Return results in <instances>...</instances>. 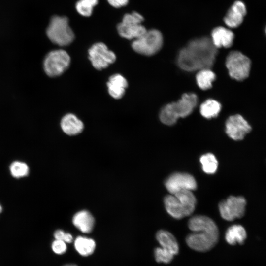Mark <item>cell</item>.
<instances>
[{
	"mask_svg": "<svg viewBox=\"0 0 266 266\" xmlns=\"http://www.w3.org/2000/svg\"><path fill=\"white\" fill-rule=\"evenodd\" d=\"M221 105L217 101L209 99L203 102L200 106V112L204 117L210 119L219 114Z\"/></svg>",
	"mask_w": 266,
	"mask_h": 266,
	"instance_id": "603a6c76",
	"label": "cell"
},
{
	"mask_svg": "<svg viewBox=\"0 0 266 266\" xmlns=\"http://www.w3.org/2000/svg\"><path fill=\"white\" fill-rule=\"evenodd\" d=\"M9 171L13 177L19 179L27 176L29 174L30 168L25 162L17 160L11 163Z\"/></svg>",
	"mask_w": 266,
	"mask_h": 266,
	"instance_id": "d4e9b609",
	"label": "cell"
},
{
	"mask_svg": "<svg viewBox=\"0 0 266 266\" xmlns=\"http://www.w3.org/2000/svg\"><path fill=\"white\" fill-rule=\"evenodd\" d=\"M89 58L94 68L102 70L113 63L116 59L115 53L109 50L103 43L98 42L89 49Z\"/></svg>",
	"mask_w": 266,
	"mask_h": 266,
	"instance_id": "30bf717a",
	"label": "cell"
},
{
	"mask_svg": "<svg viewBox=\"0 0 266 266\" xmlns=\"http://www.w3.org/2000/svg\"><path fill=\"white\" fill-rule=\"evenodd\" d=\"M70 58L64 50L51 51L45 56L43 61V69L46 74L52 77L62 74L69 67Z\"/></svg>",
	"mask_w": 266,
	"mask_h": 266,
	"instance_id": "8992f818",
	"label": "cell"
},
{
	"mask_svg": "<svg viewBox=\"0 0 266 266\" xmlns=\"http://www.w3.org/2000/svg\"><path fill=\"white\" fill-rule=\"evenodd\" d=\"M251 130L250 125L240 115L231 116L226 121V132L233 140L243 139Z\"/></svg>",
	"mask_w": 266,
	"mask_h": 266,
	"instance_id": "7c38bea8",
	"label": "cell"
},
{
	"mask_svg": "<svg viewBox=\"0 0 266 266\" xmlns=\"http://www.w3.org/2000/svg\"><path fill=\"white\" fill-rule=\"evenodd\" d=\"M46 34L50 41L59 46L70 44L74 39V34L66 17L53 16L46 29Z\"/></svg>",
	"mask_w": 266,
	"mask_h": 266,
	"instance_id": "277c9868",
	"label": "cell"
},
{
	"mask_svg": "<svg viewBox=\"0 0 266 266\" xmlns=\"http://www.w3.org/2000/svg\"><path fill=\"white\" fill-rule=\"evenodd\" d=\"M226 65L230 76L236 80L242 81L249 75L250 60L239 51L231 52L227 57Z\"/></svg>",
	"mask_w": 266,
	"mask_h": 266,
	"instance_id": "ba28073f",
	"label": "cell"
},
{
	"mask_svg": "<svg viewBox=\"0 0 266 266\" xmlns=\"http://www.w3.org/2000/svg\"><path fill=\"white\" fill-rule=\"evenodd\" d=\"M246 205V200L243 197L231 196L219 203V212L222 218L233 221L244 216Z\"/></svg>",
	"mask_w": 266,
	"mask_h": 266,
	"instance_id": "9c48e42d",
	"label": "cell"
},
{
	"mask_svg": "<svg viewBox=\"0 0 266 266\" xmlns=\"http://www.w3.org/2000/svg\"><path fill=\"white\" fill-rule=\"evenodd\" d=\"M61 127L66 134L72 136L81 133L84 129V125L75 115L69 113L62 118Z\"/></svg>",
	"mask_w": 266,
	"mask_h": 266,
	"instance_id": "ac0fdd59",
	"label": "cell"
},
{
	"mask_svg": "<svg viewBox=\"0 0 266 266\" xmlns=\"http://www.w3.org/2000/svg\"><path fill=\"white\" fill-rule=\"evenodd\" d=\"M63 266H77V265H75V264H66Z\"/></svg>",
	"mask_w": 266,
	"mask_h": 266,
	"instance_id": "1f68e13d",
	"label": "cell"
},
{
	"mask_svg": "<svg viewBox=\"0 0 266 266\" xmlns=\"http://www.w3.org/2000/svg\"><path fill=\"white\" fill-rule=\"evenodd\" d=\"M196 78L198 86L202 90H206L212 87L216 75L210 68H205L199 70Z\"/></svg>",
	"mask_w": 266,
	"mask_h": 266,
	"instance_id": "7402d4cb",
	"label": "cell"
},
{
	"mask_svg": "<svg viewBox=\"0 0 266 266\" xmlns=\"http://www.w3.org/2000/svg\"><path fill=\"white\" fill-rule=\"evenodd\" d=\"M107 85L110 95L114 99H119L125 94L128 82L122 75L115 74L110 77Z\"/></svg>",
	"mask_w": 266,
	"mask_h": 266,
	"instance_id": "e0dca14e",
	"label": "cell"
},
{
	"mask_svg": "<svg viewBox=\"0 0 266 266\" xmlns=\"http://www.w3.org/2000/svg\"><path fill=\"white\" fill-rule=\"evenodd\" d=\"M203 171L209 174H214L217 170L218 163L215 156L212 153H206L200 158Z\"/></svg>",
	"mask_w": 266,
	"mask_h": 266,
	"instance_id": "cb8c5ba5",
	"label": "cell"
},
{
	"mask_svg": "<svg viewBox=\"0 0 266 266\" xmlns=\"http://www.w3.org/2000/svg\"><path fill=\"white\" fill-rule=\"evenodd\" d=\"M156 237L161 247L168 250L174 255L178 253V242L170 233L161 230L157 233Z\"/></svg>",
	"mask_w": 266,
	"mask_h": 266,
	"instance_id": "d6986e66",
	"label": "cell"
},
{
	"mask_svg": "<svg viewBox=\"0 0 266 266\" xmlns=\"http://www.w3.org/2000/svg\"><path fill=\"white\" fill-rule=\"evenodd\" d=\"M198 98L193 93L184 94L177 101L170 103L176 116L178 118L190 115L196 106Z\"/></svg>",
	"mask_w": 266,
	"mask_h": 266,
	"instance_id": "4fadbf2b",
	"label": "cell"
},
{
	"mask_svg": "<svg viewBox=\"0 0 266 266\" xmlns=\"http://www.w3.org/2000/svg\"><path fill=\"white\" fill-rule=\"evenodd\" d=\"M188 227L192 233L187 236L186 241L191 249L205 252L217 243L219 238L218 229L209 217L203 215L193 216L189 220Z\"/></svg>",
	"mask_w": 266,
	"mask_h": 266,
	"instance_id": "7a4b0ae2",
	"label": "cell"
},
{
	"mask_svg": "<svg viewBox=\"0 0 266 266\" xmlns=\"http://www.w3.org/2000/svg\"><path fill=\"white\" fill-rule=\"evenodd\" d=\"M247 237V233L240 225H233L230 227L225 233V239L230 245H235L236 243L243 244Z\"/></svg>",
	"mask_w": 266,
	"mask_h": 266,
	"instance_id": "ffe728a7",
	"label": "cell"
},
{
	"mask_svg": "<svg viewBox=\"0 0 266 266\" xmlns=\"http://www.w3.org/2000/svg\"><path fill=\"white\" fill-rule=\"evenodd\" d=\"M196 199L191 191L185 190L166 196L164 204L167 213L173 218L180 219L194 211Z\"/></svg>",
	"mask_w": 266,
	"mask_h": 266,
	"instance_id": "3957f363",
	"label": "cell"
},
{
	"mask_svg": "<svg viewBox=\"0 0 266 266\" xmlns=\"http://www.w3.org/2000/svg\"><path fill=\"white\" fill-rule=\"evenodd\" d=\"M160 118L163 123L167 125H173L178 120V118L173 112L170 103L162 108L160 113Z\"/></svg>",
	"mask_w": 266,
	"mask_h": 266,
	"instance_id": "4316f807",
	"label": "cell"
},
{
	"mask_svg": "<svg viewBox=\"0 0 266 266\" xmlns=\"http://www.w3.org/2000/svg\"><path fill=\"white\" fill-rule=\"evenodd\" d=\"M98 3V0H79L76 4L75 8L79 14L85 17L91 15L93 8Z\"/></svg>",
	"mask_w": 266,
	"mask_h": 266,
	"instance_id": "484cf974",
	"label": "cell"
},
{
	"mask_svg": "<svg viewBox=\"0 0 266 266\" xmlns=\"http://www.w3.org/2000/svg\"><path fill=\"white\" fill-rule=\"evenodd\" d=\"M51 249L57 255H62L67 250L66 243L63 240L55 239L51 243Z\"/></svg>",
	"mask_w": 266,
	"mask_h": 266,
	"instance_id": "f1b7e54d",
	"label": "cell"
},
{
	"mask_svg": "<svg viewBox=\"0 0 266 266\" xmlns=\"http://www.w3.org/2000/svg\"><path fill=\"white\" fill-rule=\"evenodd\" d=\"M174 254L162 247H157L154 250V256L158 263H170L173 258Z\"/></svg>",
	"mask_w": 266,
	"mask_h": 266,
	"instance_id": "83f0119b",
	"label": "cell"
},
{
	"mask_svg": "<svg viewBox=\"0 0 266 266\" xmlns=\"http://www.w3.org/2000/svg\"><path fill=\"white\" fill-rule=\"evenodd\" d=\"M143 20L142 16L137 12L126 14L117 26L119 34L129 40L139 37L147 30L141 24Z\"/></svg>",
	"mask_w": 266,
	"mask_h": 266,
	"instance_id": "52a82bcc",
	"label": "cell"
},
{
	"mask_svg": "<svg viewBox=\"0 0 266 266\" xmlns=\"http://www.w3.org/2000/svg\"><path fill=\"white\" fill-rule=\"evenodd\" d=\"M165 185L170 194L180 191L196 189L197 184L194 177L187 173L175 172L171 174L166 180Z\"/></svg>",
	"mask_w": 266,
	"mask_h": 266,
	"instance_id": "8fae6325",
	"label": "cell"
},
{
	"mask_svg": "<svg viewBox=\"0 0 266 266\" xmlns=\"http://www.w3.org/2000/svg\"><path fill=\"white\" fill-rule=\"evenodd\" d=\"M74 246L80 255L88 256L94 252L96 243L92 238L79 236L74 240Z\"/></svg>",
	"mask_w": 266,
	"mask_h": 266,
	"instance_id": "44dd1931",
	"label": "cell"
},
{
	"mask_svg": "<svg viewBox=\"0 0 266 266\" xmlns=\"http://www.w3.org/2000/svg\"><path fill=\"white\" fill-rule=\"evenodd\" d=\"M246 13L247 9L244 3L236 0L228 10L224 18V22L229 28H237L242 24Z\"/></svg>",
	"mask_w": 266,
	"mask_h": 266,
	"instance_id": "5bb4252c",
	"label": "cell"
},
{
	"mask_svg": "<svg viewBox=\"0 0 266 266\" xmlns=\"http://www.w3.org/2000/svg\"><path fill=\"white\" fill-rule=\"evenodd\" d=\"M217 54V48L210 38H196L191 40L179 51L177 64L181 68L187 71L210 68Z\"/></svg>",
	"mask_w": 266,
	"mask_h": 266,
	"instance_id": "6da1fadb",
	"label": "cell"
},
{
	"mask_svg": "<svg viewBox=\"0 0 266 266\" xmlns=\"http://www.w3.org/2000/svg\"><path fill=\"white\" fill-rule=\"evenodd\" d=\"M211 40L216 48H229L234 39L233 33L229 29L222 26L214 28L211 33Z\"/></svg>",
	"mask_w": 266,
	"mask_h": 266,
	"instance_id": "9a60e30c",
	"label": "cell"
},
{
	"mask_svg": "<svg viewBox=\"0 0 266 266\" xmlns=\"http://www.w3.org/2000/svg\"><path fill=\"white\" fill-rule=\"evenodd\" d=\"M112 6L115 8H120L126 5L129 0H107Z\"/></svg>",
	"mask_w": 266,
	"mask_h": 266,
	"instance_id": "4dcf8cb0",
	"label": "cell"
},
{
	"mask_svg": "<svg viewBox=\"0 0 266 266\" xmlns=\"http://www.w3.org/2000/svg\"><path fill=\"white\" fill-rule=\"evenodd\" d=\"M163 37L161 32L157 29H150L140 36L134 39L132 43L133 50L143 55L152 56L162 48Z\"/></svg>",
	"mask_w": 266,
	"mask_h": 266,
	"instance_id": "5b68a950",
	"label": "cell"
},
{
	"mask_svg": "<svg viewBox=\"0 0 266 266\" xmlns=\"http://www.w3.org/2000/svg\"><path fill=\"white\" fill-rule=\"evenodd\" d=\"M2 205H1V204L0 203V214L2 212Z\"/></svg>",
	"mask_w": 266,
	"mask_h": 266,
	"instance_id": "d6a6232c",
	"label": "cell"
},
{
	"mask_svg": "<svg viewBox=\"0 0 266 266\" xmlns=\"http://www.w3.org/2000/svg\"><path fill=\"white\" fill-rule=\"evenodd\" d=\"M53 236L55 239L63 240L66 243H71L73 239L70 233H66L61 229L56 230L53 233Z\"/></svg>",
	"mask_w": 266,
	"mask_h": 266,
	"instance_id": "f546056e",
	"label": "cell"
},
{
	"mask_svg": "<svg viewBox=\"0 0 266 266\" xmlns=\"http://www.w3.org/2000/svg\"><path fill=\"white\" fill-rule=\"evenodd\" d=\"M72 221L73 225L85 233H90L93 229L95 224L94 217L87 210H81L76 213Z\"/></svg>",
	"mask_w": 266,
	"mask_h": 266,
	"instance_id": "2e32d148",
	"label": "cell"
}]
</instances>
